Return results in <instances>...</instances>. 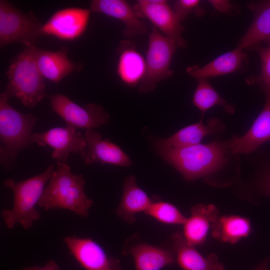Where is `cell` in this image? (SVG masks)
Wrapping results in <instances>:
<instances>
[{"instance_id": "d6986e66", "label": "cell", "mask_w": 270, "mask_h": 270, "mask_svg": "<svg viewBox=\"0 0 270 270\" xmlns=\"http://www.w3.org/2000/svg\"><path fill=\"white\" fill-rule=\"evenodd\" d=\"M118 52L116 73L119 78L127 86H139L146 72V59L131 42H122Z\"/></svg>"}, {"instance_id": "4316f807", "label": "cell", "mask_w": 270, "mask_h": 270, "mask_svg": "<svg viewBox=\"0 0 270 270\" xmlns=\"http://www.w3.org/2000/svg\"><path fill=\"white\" fill-rule=\"evenodd\" d=\"M144 212L165 224L183 225L186 218L176 206L162 201L153 202Z\"/></svg>"}, {"instance_id": "83f0119b", "label": "cell", "mask_w": 270, "mask_h": 270, "mask_svg": "<svg viewBox=\"0 0 270 270\" xmlns=\"http://www.w3.org/2000/svg\"><path fill=\"white\" fill-rule=\"evenodd\" d=\"M252 49L258 54L260 62V71L258 76H251L246 79L248 84H258L260 86H270V45L263 46L258 45Z\"/></svg>"}, {"instance_id": "44dd1931", "label": "cell", "mask_w": 270, "mask_h": 270, "mask_svg": "<svg viewBox=\"0 0 270 270\" xmlns=\"http://www.w3.org/2000/svg\"><path fill=\"white\" fill-rule=\"evenodd\" d=\"M248 5L254 18L240 40L238 47L252 49L262 42L270 45V0L252 1Z\"/></svg>"}, {"instance_id": "5bb4252c", "label": "cell", "mask_w": 270, "mask_h": 270, "mask_svg": "<svg viewBox=\"0 0 270 270\" xmlns=\"http://www.w3.org/2000/svg\"><path fill=\"white\" fill-rule=\"evenodd\" d=\"M84 136L86 149L80 155L86 165L96 162L122 166H132V162L120 146L108 139H103L100 132L87 130Z\"/></svg>"}, {"instance_id": "4dcf8cb0", "label": "cell", "mask_w": 270, "mask_h": 270, "mask_svg": "<svg viewBox=\"0 0 270 270\" xmlns=\"http://www.w3.org/2000/svg\"><path fill=\"white\" fill-rule=\"evenodd\" d=\"M208 2L216 10L224 13L233 14L235 12V10H239L236 4L229 0H212Z\"/></svg>"}, {"instance_id": "8992f818", "label": "cell", "mask_w": 270, "mask_h": 270, "mask_svg": "<svg viewBox=\"0 0 270 270\" xmlns=\"http://www.w3.org/2000/svg\"><path fill=\"white\" fill-rule=\"evenodd\" d=\"M180 47L184 46L165 36L155 27L152 28L148 36L146 52V72L139 84L141 93L154 90L158 82L172 75L170 63L176 50Z\"/></svg>"}, {"instance_id": "cb8c5ba5", "label": "cell", "mask_w": 270, "mask_h": 270, "mask_svg": "<svg viewBox=\"0 0 270 270\" xmlns=\"http://www.w3.org/2000/svg\"><path fill=\"white\" fill-rule=\"evenodd\" d=\"M122 186V197L116 213L120 219L132 224L136 221V215L138 212H145L153 201L138 186L133 175L124 178Z\"/></svg>"}, {"instance_id": "9c48e42d", "label": "cell", "mask_w": 270, "mask_h": 270, "mask_svg": "<svg viewBox=\"0 0 270 270\" xmlns=\"http://www.w3.org/2000/svg\"><path fill=\"white\" fill-rule=\"evenodd\" d=\"M32 140L40 146H49L53 148L52 156L57 163H66L70 153L80 154L86 146L84 135L66 124L43 132L32 133Z\"/></svg>"}, {"instance_id": "52a82bcc", "label": "cell", "mask_w": 270, "mask_h": 270, "mask_svg": "<svg viewBox=\"0 0 270 270\" xmlns=\"http://www.w3.org/2000/svg\"><path fill=\"white\" fill-rule=\"evenodd\" d=\"M43 24L33 14H26L8 0H0V46L20 42L26 47L34 46L42 36Z\"/></svg>"}, {"instance_id": "30bf717a", "label": "cell", "mask_w": 270, "mask_h": 270, "mask_svg": "<svg viewBox=\"0 0 270 270\" xmlns=\"http://www.w3.org/2000/svg\"><path fill=\"white\" fill-rule=\"evenodd\" d=\"M63 241L70 254L85 270H123L118 259L108 254L90 238L67 236Z\"/></svg>"}, {"instance_id": "8fae6325", "label": "cell", "mask_w": 270, "mask_h": 270, "mask_svg": "<svg viewBox=\"0 0 270 270\" xmlns=\"http://www.w3.org/2000/svg\"><path fill=\"white\" fill-rule=\"evenodd\" d=\"M132 8L140 18H148L165 36L186 46L182 36L184 28L166 0H139Z\"/></svg>"}, {"instance_id": "2e32d148", "label": "cell", "mask_w": 270, "mask_h": 270, "mask_svg": "<svg viewBox=\"0 0 270 270\" xmlns=\"http://www.w3.org/2000/svg\"><path fill=\"white\" fill-rule=\"evenodd\" d=\"M90 10L120 20L124 25V35L132 38L144 34L145 24L140 20L133 8L124 0H92Z\"/></svg>"}, {"instance_id": "603a6c76", "label": "cell", "mask_w": 270, "mask_h": 270, "mask_svg": "<svg viewBox=\"0 0 270 270\" xmlns=\"http://www.w3.org/2000/svg\"><path fill=\"white\" fill-rule=\"evenodd\" d=\"M244 50L237 47L223 54L202 67L188 66L186 71L196 80L208 78L230 74L240 70L247 62Z\"/></svg>"}, {"instance_id": "7a4b0ae2", "label": "cell", "mask_w": 270, "mask_h": 270, "mask_svg": "<svg viewBox=\"0 0 270 270\" xmlns=\"http://www.w3.org/2000/svg\"><path fill=\"white\" fill-rule=\"evenodd\" d=\"M82 174H74L66 163H58L38 205L46 210H69L82 217H88L93 200L85 194Z\"/></svg>"}, {"instance_id": "7402d4cb", "label": "cell", "mask_w": 270, "mask_h": 270, "mask_svg": "<svg viewBox=\"0 0 270 270\" xmlns=\"http://www.w3.org/2000/svg\"><path fill=\"white\" fill-rule=\"evenodd\" d=\"M34 56L44 78L56 84L80 67L68 58L66 50L62 49L53 52L35 46Z\"/></svg>"}, {"instance_id": "277c9868", "label": "cell", "mask_w": 270, "mask_h": 270, "mask_svg": "<svg viewBox=\"0 0 270 270\" xmlns=\"http://www.w3.org/2000/svg\"><path fill=\"white\" fill-rule=\"evenodd\" d=\"M53 164L50 165L42 173L21 182L11 178L4 180V185L12 190L14 196L13 206L2 210V216L8 229L20 224L25 230H30L34 222L41 214L36 208L42 196L45 186L54 171Z\"/></svg>"}, {"instance_id": "f546056e", "label": "cell", "mask_w": 270, "mask_h": 270, "mask_svg": "<svg viewBox=\"0 0 270 270\" xmlns=\"http://www.w3.org/2000/svg\"><path fill=\"white\" fill-rule=\"evenodd\" d=\"M260 180V190L264 195L270 196V160L266 163Z\"/></svg>"}, {"instance_id": "484cf974", "label": "cell", "mask_w": 270, "mask_h": 270, "mask_svg": "<svg viewBox=\"0 0 270 270\" xmlns=\"http://www.w3.org/2000/svg\"><path fill=\"white\" fill-rule=\"evenodd\" d=\"M192 104L202 112V117L210 108L218 106L228 114H234L235 107L224 100L214 90L208 78L198 79Z\"/></svg>"}, {"instance_id": "7c38bea8", "label": "cell", "mask_w": 270, "mask_h": 270, "mask_svg": "<svg viewBox=\"0 0 270 270\" xmlns=\"http://www.w3.org/2000/svg\"><path fill=\"white\" fill-rule=\"evenodd\" d=\"M91 11L79 8L58 10L43 24L42 34L64 40H76L86 30Z\"/></svg>"}, {"instance_id": "ac0fdd59", "label": "cell", "mask_w": 270, "mask_h": 270, "mask_svg": "<svg viewBox=\"0 0 270 270\" xmlns=\"http://www.w3.org/2000/svg\"><path fill=\"white\" fill-rule=\"evenodd\" d=\"M122 252L132 256L136 270H161L176 261L172 250L144 242H128Z\"/></svg>"}, {"instance_id": "d6a6232c", "label": "cell", "mask_w": 270, "mask_h": 270, "mask_svg": "<svg viewBox=\"0 0 270 270\" xmlns=\"http://www.w3.org/2000/svg\"><path fill=\"white\" fill-rule=\"evenodd\" d=\"M268 260H265L254 270H268Z\"/></svg>"}, {"instance_id": "ffe728a7", "label": "cell", "mask_w": 270, "mask_h": 270, "mask_svg": "<svg viewBox=\"0 0 270 270\" xmlns=\"http://www.w3.org/2000/svg\"><path fill=\"white\" fill-rule=\"evenodd\" d=\"M218 214V208L212 204H198L192 206L190 216L183 224L182 234L186 242L194 246L204 244Z\"/></svg>"}, {"instance_id": "e0dca14e", "label": "cell", "mask_w": 270, "mask_h": 270, "mask_svg": "<svg viewBox=\"0 0 270 270\" xmlns=\"http://www.w3.org/2000/svg\"><path fill=\"white\" fill-rule=\"evenodd\" d=\"M170 239L176 261L182 270H224L223 264L216 254L203 256L194 246L186 242L182 232H174Z\"/></svg>"}, {"instance_id": "5b68a950", "label": "cell", "mask_w": 270, "mask_h": 270, "mask_svg": "<svg viewBox=\"0 0 270 270\" xmlns=\"http://www.w3.org/2000/svg\"><path fill=\"white\" fill-rule=\"evenodd\" d=\"M34 46H26L14 57L6 72L8 82L2 94L15 96L25 106L33 108L46 96L44 78L37 66Z\"/></svg>"}, {"instance_id": "ba28073f", "label": "cell", "mask_w": 270, "mask_h": 270, "mask_svg": "<svg viewBox=\"0 0 270 270\" xmlns=\"http://www.w3.org/2000/svg\"><path fill=\"white\" fill-rule=\"evenodd\" d=\"M50 100L52 110L66 122V124L76 129L93 130L110 120V115L99 104L91 103L81 106L60 94L52 96Z\"/></svg>"}, {"instance_id": "4fadbf2b", "label": "cell", "mask_w": 270, "mask_h": 270, "mask_svg": "<svg viewBox=\"0 0 270 270\" xmlns=\"http://www.w3.org/2000/svg\"><path fill=\"white\" fill-rule=\"evenodd\" d=\"M265 96L262 110L243 136L236 135L224 142L234 154H248L270 140V86H260Z\"/></svg>"}, {"instance_id": "6da1fadb", "label": "cell", "mask_w": 270, "mask_h": 270, "mask_svg": "<svg viewBox=\"0 0 270 270\" xmlns=\"http://www.w3.org/2000/svg\"><path fill=\"white\" fill-rule=\"evenodd\" d=\"M158 154L187 181L212 177L226 168L236 154L220 140L183 148L155 149Z\"/></svg>"}, {"instance_id": "9a60e30c", "label": "cell", "mask_w": 270, "mask_h": 270, "mask_svg": "<svg viewBox=\"0 0 270 270\" xmlns=\"http://www.w3.org/2000/svg\"><path fill=\"white\" fill-rule=\"evenodd\" d=\"M202 118L198 122L186 126L165 138H156L155 149L183 148L200 144L206 136L222 133L225 130L224 122L218 118H209L206 124L202 123Z\"/></svg>"}, {"instance_id": "d4e9b609", "label": "cell", "mask_w": 270, "mask_h": 270, "mask_svg": "<svg viewBox=\"0 0 270 270\" xmlns=\"http://www.w3.org/2000/svg\"><path fill=\"white\" fill-rule=\"evenodd\" d=\"M211 228L216 239L231 244L248 237L252 231L249 220L238 215L218 216Z\"/></svg>"}, {"instance_id": "3957f363", "label": "cell", "mask_w": 270, "mask_h": 270, "mask_svg": "<svg viewBox=\"0 0 270 270\" xmlns=\"http://www.w3.org/2000/svg\"><path fill=\"white\" fill-rule=\"evenodd\" d=\"M9 98L0 94V162L6 170L16 165L19 152L33 144L32 130L38 120L32 113H22L12 107Z\"/></svg>"}, {"instance_id": "f1b7e54d", "label": "cell", "mask_w": 270, "mask_h": 270, "mask_svg": "<svg viewBox=\"0 0 270 270\" xmlns=\"http://www.w3.org/2000/svg\"><path fill=\"white\" fill-rule=\"evenodd\" d=\"M198 0H178L174 4V10L181 22L192 12L198 16L204 14V10L200 6Z\"/></svg>"}, {"instance_id": "1f68e13d", "label": "cell", "mask_w": 270, "mask_h": 270, "mask_svg": "<svg viewBox=\"0 0 270 270\" xmlns=\"http://www.w3.org/2000/svg\"><path fill=\"white\" fill-rule=\"evenodd\" d=\"M22 270H60V268L55 260H50L42 266H27Z\"/></svg>"}]
</instances>
